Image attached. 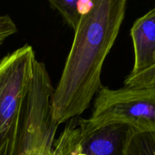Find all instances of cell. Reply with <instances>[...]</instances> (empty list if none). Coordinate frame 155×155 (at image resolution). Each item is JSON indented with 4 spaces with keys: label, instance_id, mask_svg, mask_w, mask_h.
Wrapping results in <instances>:
<instances>
[{
    "label": "cell",
    "instance_id": "obj_1",
    "mask_svg": "<svg viewBox=\"0 0 155 155\" xmlns=\"http://www.w3.org/2000/svg\"><path fill=\"white\" fill-rule=\"evenodd\" d=\"M126 0H95L82 15L61 76L51 99L58 125L82 114L102 86L101 71L126 15Z\"/></svg>",
    "mask_w": 155,
    "mask_h": 155
},
{
    "label": "cell",
    "instance_id": "obj_2",
    "mask_svg": "<svg viewBox=\"0 0 155 155\" xmlns=\"http://www.w3.org/2000/svg\"><path fill=\"white\" fill-rule=\"evenodd\" d=\"M111 125H127L137 131L155 133V86L117 89L101 86L91 117L79 120L80 136Z\"/></svg>",
    "mask_w": 155,
    "mask_h": 155
},
{
    "label": "cell",
    "instance_id": "obj_3",
    "mask_svg": "<svg viewBox=\"0 0 155 155\" xmlns=\"http://www.w3.org/2000/svg\"><path fill=\"white\" fill-rule=\"evenodd\" d=\"M36 59L28 44L0 59V155H15Z\"/></svg>",
    "mask_w": 155,
    "mask_h": 155
},
{
    "label": "cell",
    "instance_id": "obj_4",
    "mask_svg": "<svg viewBox=\"0 0 155 155\" xmlns=\"http://www.w3.org/2000/svg\"><path fill=\"white\" fill-rule=\"evenodd\" d=\"M131 129L127 125H111L80 136L79 155H127Z\"/></svg>",
    "mask_w": 155,
    "mask_h": 155
},
{
    "label": "cell",
    "instance_id": "obj_5",
    "mask_svg": "<svg viewBox=\"0 0 155 155\" xmlns=\"http://www.w3.org/2000/svg\"><path fill=\"white\" fill-rule=\"evenodd\" d=\"M130 35L134 64L130 74H136L155 65V7L135 21Z\"/></svg>",
    "mask_w": 155,
    "mask_h": 155
},
{
    "label": "cell",
    "instance_id": "obj_6",
    "mask_svg": "<svg viewBox=\"0 0 155 155\" xmlns=\"http://www.w3.org/2000/svg\"><path fill=\"white\" fill-rule=\"evenodd\" d=\"M127 151V155H155V133L132 128Z\"/></svg>",
    "mask_w": 155,
    "mask_h": 155
},
{
    "label": "cell",
    "instance_id": "obj_7",
    "mask_svg": "<svg viewBox=\"0 0 155 155\" xmlns=\"http://www.w3.org/2000/svg\"><path fill=\"white\" fill-rule=\"evenodd\" d=\"M54 147L58 155H79L80 147V129L68 124L58 139L54 142Z\"/></svg>",
    "mask_w": 155,
    "mask_h": 155
},
{
    "label": "cell",
    "instance_id": "obj_8",
    "mask_svg": "<svg viewBox=\"0 0 155 155\" xmlns=\"http://www.w3.org/2000/svg\"><path fill=\"white\" fill-rule=\"evenodd\" d=\"M48 3L51 8L57 11L66 24L75 31L82 17L79 8V0H50Z\"/></svg>",
    "mask_w": 155,
    "mask_h": 155
},
{
    "label": "cell",
    "instance_id": "obj_9",
    "mask_svg": "<svg viewBox=\"0 0 155 155\" xmlns=\"http://www.w3.org/2000/svg\"><path fill=\"white\" fill-rule=\"evenodd\" d=\"M126 87L147 88L155 86V65L136 74H129L124 81Z\"/></svg>",
    "mask_w": 155,
    "mask_h": 155
},
{
    "label": "cell",
    "instance_id": "obj_10",
    "mask_svg": "<svg viewBox=\"0 0 155 155\" xmlns=\"http://www.w3.org/2000/svg\"><path fill=\"white\" fill-rule=\"evenodd\" d=\"M18 32L15 21L8 15H0V45Z\"/></svg>",
    "mask_w": 155,
    "mask_h": 155
},
{
    "label": "cell",
    "instance_id": "obj_11",
    "mask_svg": "<svg viewBox=\"0 0 155 155\" xmlns=\"http://www.w3.org/2000/svg\"><path fill=\"white\" fill-rule=\"evenodd\" d=\"M18 155H58L57 150L54 148V147H48V148H45L42 151H39L37 153L30 154H18Z\"/></svg>",
    "mask_w": 155,
    "mask_h": 155
}]
</instances>
